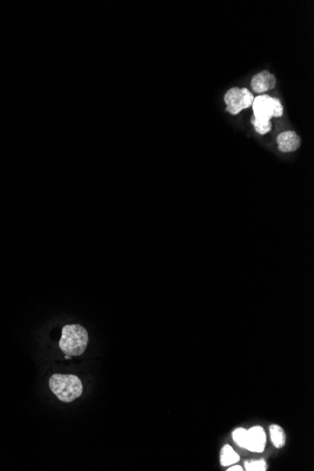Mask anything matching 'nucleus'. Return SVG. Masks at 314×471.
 Returning <instances> with one entry per match:
<instances>
[{"label": "nucleus", "instance_id": "6", "mask_svg": "<svg viewBox=\"0 0 314 471\" xmlns=\"http://www.w3.org/2000/svg\"><path fill=\"white\" fill-rule=\"evenodd\" d=\"M276 83L275 75L270 72L262 71L254 75L251 80L252 90L257 93H264L265 91L273 90Z\"/></svg>", "mask_w": 314, "mask_h": 471}, {"label": "nucleus", "instance_id": "12", "mask_svg": "<svg viewBox=\"0 0 314 471\" xmlns=\"http://www.w3.org/2000/svg\"><path fill=\"white\" fill-rule=\"evenodd\" d=\"M251 123L253 125L255 130H256L258 134H265L269 133L271 129H272V125L270 123H259L257 121L254 120V118H251Z\"/></svg>", "mask_w": 314, "mask_h": 471}, {"label": "nucleus", "instance_id": "2", "mask_svg": "<svg viewBox=\"0 0 314 471\" xmlns=\"http://www.w3.org/2000/svg\"><path fill=\"white\" fill-rule=\"evenodd\" d=\"M50 389L61 402L71 403L81 396L83 385L77 376L56 373L49 380Z\"/></svg>", "mask_w": 314, "mask_h": 471}, {"label": "nucleus", "instance_id": "8", "mask_svg": "<svg viewBox=\"0 0 314 471\" xmlns=\"http://www.w3.org/2000/svg\"><path fill=\"white\" fill-rule=\"evenodd\" d=\"M240 460L237 453L230 445H225L220 454V464L223 467H229Z\"/></svg>", "mask_w": 314, "mask_h": 471}, {"label": "nucleus", "instance_id": "1", "mask_svg": "<svg viewBox=\"0 0 314 471\" xmlns=\"http://www.w3.org/2000/svg\"><path fill=\"white\" fill-rule=\"evenodd\" d=\"M88 343V332L82 325H67L63 328L60 347L66 356H80L87 348Z\"/></svg>", "mask_w": 314, "mask_h": 471}, {"label": "nucleus", "instance_id": "3", "mask_svg": "<svg viewBox=\"0 0 314 471\" xmlns=\"http://www.w3.org/2000/svg\"><path fill=\"white\" fill-rule=\"evenodd\" d=\"M254 120L259 123H270L273 117L280 118L283 114V107L276 98L262 94L254 98L252 104Z\"/></svg>", "mask_w": 314, "mask_h": 471}, {"label": "nucleus", "instance_id": "13", "mask_svg": "<svg viewBox=\"0 0 314 471\" xmlns=\"http://www.w3.org/2000/svg\"><path fill=\"white\" fill-rule=\"evenodd\" d=\"M243 468L241 465H233L230 467L228 471H243Z\"/></svg>", "mask_w": 314, "mask_h": 471}, {"label": "nucleus", "instance_id": "11", "mask_svg": "<svg viewBox=\"0 0 314 471\" xmlns=\"http://www.w3.org/2000/svg\"><path fill=\"white\" fill-rule=\"evenodd\" d=\"M246 470L248 471H265L267 470V464L265 460L259 461L246 462Z\"/></svg>", "mask_w": 314, "mask_h": 471}, {"label": "nucleus", "instance_id": "4", "mask_svg": "<svg viewBox=\"0 0 314 471\" xmlns=\"http://www.w3.org/2000/svg\"><path fill=\"white\" fill-rule=\"evenodd\" d=\"M224 102L227 106V111L232 115H237L242 110L246 109L242 88H230L225 94Z\"/></svg>", "mask_w": 314, "mask_h": 471}, {"label": "nucleus", "instance_id": "10", "mask_svg": "<svg viewBox=\"0 0 314 471\" xmlns=\"http://www.w3.org/2000/svg\"><path fill=\"white\" fill-rule=\"evenodd\" d=\"M233 438L239 447H242V448L245 449L248 447V430L244 429V428H237V429H235L233 432Z\"/></svg>", "mask_w": 314, "mask_h": 471}, {"label": "nucleus", "instance_id": "9", "mask_svg": "<svg viewBox=\"0 0 314 471\" xmlns=\"http://www.w3.org/2000/svg\"><path fill=\"white\" fill-rule=\"evenodd\" d=\"M270 437L272 443L276 448H283L286 443V435L284 430L276 424H272L269 427Z\"/></svg>", "mask_w": 314, "mask_h": 471}, {"label": "nucleus", "instance_id": "7", "mask_svg": "<svg viewBox=\"0 0 314 471\" xmlns=\"http://www.w3.org/2000/svg\"><path fill=\"white\" fill-rule=\"evenodd\" d=\"M278 150L283 153L295 152L300 147V137L295 133L294 131L283 132L278 134Z\"/></svg>", "mask_w": 314, "mask_h": 471}, {"label": "nucleus", "instance_id": "5", "mask_svg": "<svg viewBox=\"0 0 314 471\" xmlns=\"http://www.w3.org/2000/svg\"><path fill=\"white\" fill-rule=\"evenodd\" d=\"M249 440L246 449L253 451V453H262L267 444V435L264 428L261 426H254L248 430Z\"/></svg>", "mask_w": 314, "mask_h": 471}]
</instances>
